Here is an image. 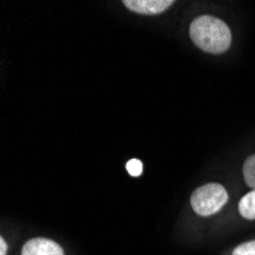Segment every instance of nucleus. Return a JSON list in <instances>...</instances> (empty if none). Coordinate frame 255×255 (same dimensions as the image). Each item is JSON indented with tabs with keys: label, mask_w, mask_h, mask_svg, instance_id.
Instances as JSON below:
<instances>
[{
	"label": "nucleus",
	"mask_w": 255,
	"mask_h": 255,
	"mask_svg": "<svg viewBox=\"0 0 255 255\" xmlns=\"http://www.w3.org/2000/svg\"><path fill=\"white\" fill-rule=\"evenodd\" d=\"M233 255H255V240H251V242L239 245L234 249Z\"/></svg>",
	"instance_id": "nucleus-8"
},
{
	"label": "nucleus",
	"mask_w": 255,
	"mask_h": 255,
	"mask_svg": "<svg viewBox=\"0 0 255 255\" xmlns=\"http://www.w3.org/2000/svg\"><path fill=\"white\" fill-rule=\"evenodd\" d=\"M239 211L243 219L255 220V190L249 191L239 202Z\"/></svg>",
	"instance_id": "nucleus-5"
},
{
	"label": "nucleus",
	"mask_w": 255,
	"mask_h": 255,
	"mask_svg": "<svg viewBox=\"0 0 255 255\" xmlns=\"http://www.w3.org/2000/svg\"><path fill=\"white\" fill-rule=\"evenodd\" d=\"M123 5L137 14L157 15L167 11L171 5H174V2L173 0H124Z\"/></svg>",
	"instance_id": "nucleus-3"
},
{
	"label": "nucleus",
	"mask_w": 255,
	"mask_h": 255,
	"mask_svg": "<svg viewBox=\"0 0 255 255\" xmlns=\"http://www.w3.org/2000/svg\"><path fill=\"white\" fill-rule=\"evenodd\" d=\"M229 196L223 185L220 183H206L199 187L191 196V206L196 214L202 217L213 216L219 213L226 205Z\"/></svg>",
	"instance_id": "nucleus-2"
},
{
	"label": "nucleus",
	"mask_w": 255,
	"mask_h": 255,
	"mask_svg": "<svg viewBox=\"0 0 255 255\" xmlns=\"http://www.w3.org/2000/svg\"><path fill=\"white\" fill-rule=\"evenodd\" d=\"M126 168H127V171H128V174H130V176H133V177H139V176L142 174L144 165H142V162L139 160V159H131V160H128V162H127Z\"/></svg>",
	"instance_id": "nucleus-7"
},
{
	"label": "nucleus",
	"mask_w": 255,
	"mask_h": 255,
	"mask_svg": "<svg viewBox=\"0 0 255 255\" xmlns=\"http://www.w3.org/2000/svg\"><path fill=\"white\" fill-rule=\"evenodd\" d=\"M193 43L208 54H223L229 49L233 34L226 23L213 15H200L190 26Z\"/></svg>",
	"instance_id": "nucleus-1"
},
{
	"label": "nucleus",
	"mask_w": 255,
	"mask_h": 255,
	"mask_svg": "<svg viewBox=\"0 0 255 255\" xmlns=\"http://www.w3.org/2000/svg\"><path fill=\"white\" fill-rule=\"evenodd\" d=\"M21 255H64L61 246L49 239H31L21 248Z\"/></svg>",
	"instance_id": "nucleus-4"
},
{
	"label": "nucleus",
	"mask_w": 255,
	"mask_h": 255,
	"mask_svg": "<svg viewBox=\"0 0 255 255\" xmlns=\"http://www.w3.org/2000/svg\"><path fill=\"white\" fill-rule=\"evenodd\" d=\"M8 252V245L3 237H0V255H6Z\"/></svg>",
	"instance_id": "nucleus-9"
},
{
	"label": "nucleus",
	"mask_w": 255,
	"mask_h": 255,
	"mask_svg": "<svg viewBox=\"0 0 255 255\" xmlns=\"http://www.w3.org/2000/svg\"><path fill=\"white\" fill-rule=\"evenodd\" d=\"M243 177L248 187L255 190V154L249 156L243 164Z\"/></svg>",
	"instance_id": "nucleus-6"
}]
</instances>
